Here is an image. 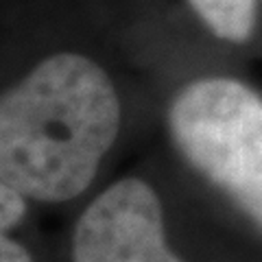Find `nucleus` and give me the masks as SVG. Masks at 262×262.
Wrapping results in <instances>:
<instances>
[{
  "label": "nucleus",
  "mask_w": 262,
  "mask_h": 262,
  "mask_svg": "<svg viewBox=\"0 0 262 262\" xmlns=\"http://www.w3.org/2000/svg\"><path fill=\"white\" fill-rule=\"evenodd\" d=\"M120 101L96 61L57 53L0 94V182L61 203L88 190L116 142Z\"/></svg>",
  "instance_id": "obj_1"
},
{
  "label": "nucleus",
  "mask_w": 262,
  "mask_h": 262,
  "mask_svg": "<svg viewBox=\"0 0 262 262\" xmlns=\"http://www.w3.org/2000/svg\"><path fill=\"white\" fill-rule=\"evenodd\" d=\"M24 212V196L0 182V262H33L29 249L9 236V229L20 223Z\"/></svg>",
  "instance_id": "obj_5"
},
{
  "label": "nucleus",
  "mask_w": 262,
  "mask_h": 262,
  "mask_svg": "<svg viewBox=\"0 0 262 262\" xmlns=\"http://www.w3.org/2000/svg\"><path fill=\"white\" fill-rule=\"evenodd\" d=\"M72 262H182L164 236L158 192L138 177L105 188L77 221Z\"/></svg>",
  "instance_id": "obj_3"
},
{
  "label": "nucleus",
  "mask_w": 262,
  "mask_h": 262,
  "mask_svg": "<svg viewBox=\"0 0 262 262\" xmlns=\"http://www.w3.org/2000/svg\"><path fill=\"white\" fill-rule=\"evenodd\" d=\"M168 131L199 175L262 227V96L232 77L184 85L168 107Z\"/></svg>",
  "instance_id": "obj_2"
},
{
  "label": "nucleus",
  "mask_w": 262,
  "mask_h": 262,
  "mask_svg": "<svg viewBox=\"0 0 262 262\" xmlns=\"http://www.w3.org/2000/svg\"><path fill=\"white\" fill-rule=\"evenodd\" d=\"M201 22L225 42H247L256 27L260 0H188Z\"/></svg>",
  "instance_id": "obj_4"
}]
</instances>
